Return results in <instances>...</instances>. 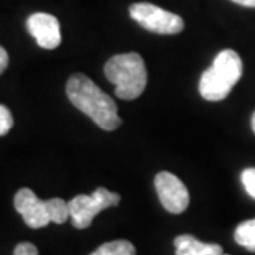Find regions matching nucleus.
Segmentation results:
<instances>
[{
  "label": "nucleus",
  "mask_w": 255,
  "mask_h": 255,
  "mask_svg": "<svg viewBox=\"0 0 255 255\" xmlns=\"http://www.w3.org/2000/svg\"><path fill=\"white\" fill-rule=\"evenodd\" d=\"M105 76L115 85V95L121 100H136L147 85L144 60L134 52L111 57L105 65Z\"/></svg>",
  "instance_id": "obj_2"
},
{
  "label": "nucleus",
  "mask_w": 255,
  "mask_h": 255,
  "mask_svg": "<svg viewBox=\"0 0 255 255\" xmlns=\"http://www.w3.org/2000/svg\"><path fill=\"white\" fill-rule=\"evenodd\" d=\"M219 255H227V254H224V252H222V254H219Z\"/></svg>",
  "instance_id": "obj_19"
},
{
  "label": "nucleus",
  "mask_w": 255,
  "mask_h": 255,
  "mask_svg": "<svg viewBox=\"0 0 255 255\" xmlns=\"http://www.w3.org/2000/svg\"><path fill=\"white\" fill-rule=\"evenodd\" d=\"M231 2L237 3V5H242V7H251V8H255V0H231Z\"/></svg>",
  "instance_id": "obj_17"
},
{
  "label": "nucleus",
  "mask_w": 255,
  "mask_h": 255,
  "mask_svg": "<svg viewBox=\"0 0 255 255\" xmlns=\"http://www.w3.org/2000/svg\"><path fill=\"white\" fill-rule=\"evenodd\" d=\"M242 184H244V189L247 191V194L251 196L252 199H255V169L254 167H249V169H244L242 171Z\"/></svg>",
  "instance_id": "obj_14"
},
{
  "label": "nucleus",
  "mask_w": 255,
  "mask_h": 255,
  "mask_svg": "<svg viewBox=\"0 0 255 255\" xmlns=\"http://www.w3.org/2000/svg\"><path fill=\"white\" fill-rule=\"evenodd\" d=\"M13 128V116L7 106L0 105V136H5Z\"/></svg>",
  "instance_id": "obj_13"
},
{
  "label": "nucleus",
  "mask_w": 255,
  "mask_h": 255,
  "mask_svg": "<svg viewBox=\"0 0 255 255\" xmlns=\"http://www.w3.org/2000/svg\"><path fill=\"white\" fill-rule=\"evenodd\" d=\"M7 66H8V53L5 52L3 47H0V75L7 70Z\"/></svg>",
  "instance_id": "obj_16"
},
{
  "label": "nucleus",
  "mask_w": 255,
  "mask_h": 255,
  "mask_svg": "<svg viewBox=\"0 0 255 255\" xmlns=\"http://www.w3.org/2000/svg\"><path fill=\"white\" fill-rule=\"evenodd\" d=\"M234 239L239 246L255 252V219H249V221L239 224L236 232H234Z\"/></svg>",
  "instance_id": "obj_10"
},
{
  "label": "nucleus",
  "mask_w": 255,
  "mask_h": 255,
  "mask_svg": "<svg viewBox=\"0 0 255 255\" xmlns=\"http://www.w3.org/2000/svg\"><path fill=\"white\" fill-rule=\"evenodd\" d=\"M13 204L28 227L40 229L52 222L48 216L47 201H40L37 194L32 189H28V187H23V189H20L15 194Z\"/></svg>",
  "instance_id": "obj_7"
},
{
  "label": "nucleus",
  "mask_w": 255,
  "mask_h": 255,
  "mask_svg": "<svg viewBox=\"0 0 255 255\" xmlns=\"http://www.w3.org/2000/svg\"><path fill=\"white\" fill-rule=\"evenodd\" d=\"M66 96L75 108L90 116L101 129L113 131L121 125L118 108L113 98L101 91L86 75L76 73L70 76L66 83Z\"/></svg>",
  "instance_id": "obj_1"
},
{
  "label": "nucleus",
  "mask_w": 255,
  "mask_h": 255,
  "mask_svg": "<svg viewBox=\"0 0 255 255\" xmlns=\"http://www.w3.org/2000/svg\"><path fill=\"white\" fill-rule=\"evenodd\" d=\"M27 28L38 43V47L45 50H53L62 43V32L57 17L50 13H33L27 20Z\"/></svg>",
  "instance_id": "obj_8"
},
{
  "label": "nucleus",
  "mask_w": 255,
  "mask_h": 255,
  "mask_svg": "<svg viewBox=\"0 0 255 255\" xmlns=\"http://www.w3.org/2000/svg\"><path fill=\"white\" fill-rule=\"evenodd\" d=\"M120 194L111 192L105 187H98L93 194H80L68 202L70 219L76 229H86L101 211L118 206Z\"/></svg>",
  "instance_id": "obj_4"
},
{
  "label": "nucleus",
  "mask_w": 255,
  "mask_h": 255,
  "mask_svg": "<svg viewBox=\"0 0 255 255\" xmlns=\"http://www.w3.org/2000/svg\"><path fill=\"white\" fill-rule=\"evenodd\" d=\"M154 186L157 197L167 212L181 214L189 206V191L176 174L167 171L159 172L154 179Z\"/></svg>",
  "instance_id": "obj_6"
},
{
  "label": "nucleus",
  "mask_w": 255,
  "mask_h": 255,
  "mask_svg": "<svg viewBox=\"0 0 255 255\" xmlns=\"http://www.w3.org/2000/svg\"><path fill=\"white\" fill-rule=\"evenodd\" d=\"M90 255H136V247L129 241L118 239V241H111L100 246Z\"/></svg>",
  "instance_id": "obj_11"
},
{
  "label": "nucleus",
  "mask_w": 255,
  "mask_h": 255,
  "mask_svg": "<svg viewBox=\"0 0 255 255\" xmlns=\"http://www.w3.org/2000/svg\"><path fill=\"white\" fill-rule=\"evenodd\" d=\"M131 18L142 28L159 35H176L184 28V20L179 15L167 12L152 3H134L129 8Z\"/></svg>",
  "instance_id": "obj_5"
},
{
  "label": "nucleus",
  "mask_w": 255,
  "mask_h": 255,
  "mask_svg": "<svg viewBox=\"0 0 255 255\" xmlns=\"http://www.w3.org/2000/svg\"><path fill=\"white\" fill-rule=\"evenodd\" d=\"M176 255H219L222 247L217 244H207L189 234H182L174 239Z\"/></svg>",
  "instance_id": "obj_9"
},
{
  "label": "nucleus",
  "mask_w": 255,
  "mask_h": 255,
  "mask_svg": "<svg viewBox=\"0 0 255 255\" xmlns=\"http://www.w3.org/2000/svg\"><path fill=\"white\" fill-rule=\"evenodd\" d=\"M47 209H48L50 221L55 224H63L70 219V206L63 199H60V197L48 199Z\"/></svg>",
  "instance_id": "obj_12"
},
{
  "label": "nucleus",
  "mask_w": 255,
  "mask_h": 255,
  "mask_svg": "<svg viewBox=\"0 0 255 255\" xmlns=\"http://www.w3.org/2000/svg\"><path fill=\"white\" fill-rule=\"evenodd\" d=\"M13 255H38V249L30 242H22L15 247Z\"/></svg>",
  "instance_id": "obj_15"
},
{
  "label": "nucleus",
  "mask_w": 255,
  "mask_h": 255,
  "mask_svg": "<svg viewBox=\"0 0 255 255\" xmlns=\"http://www.w3.org/2000/svg\"><path fill=\"white\" fill-rule=\"evenodd\" d=\"M251 125H252V131L255 132V111H254V115H252V121H251Z\"/></svg>",
  "instance_id": "obj_18"
},
{
  "label": "nucleus",
  "mask_w": 255,
  "mask_h": 255,
  "mask_svg": "<svg viewBox=\"0 0 255 255\" xmlns=\"http://www.w3.org/2000/svg\"><path fill=\"white\" fill-rule=\"evenodd\" d=\"M244 71L242 60L234 50H222L199 81V93L207 101H221L231 93Z\"/></svg>",
  "instance_id": "obj_3"
}]
</instances>
